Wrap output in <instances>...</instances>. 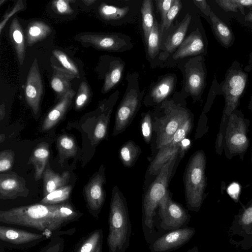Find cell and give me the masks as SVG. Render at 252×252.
Segmentation results:
<instances>
[{"instance_id": "cell-1", "label": "cell", "mask_w": 252, "mask_h": 252, "mask_svg": "<svg viewBox=\"0 0 252 252\" xmlns=\"http://www.w3.org/2000/svg\"><path fill=\"white\" fill-rule=\"evenodd\" d=\"M83 215L69 201L57 204L37 203L0 211V222L37 230L50 238L71 235L75 228L62 229Z\"/></svg>"}, {"instance_id": "cell-2", "label": "cell", "mask_w": 252, "mask_h": 252, "mask_svg": "<svg viewBox=\"0 0 252 252\" xmlns=\"http://www.w3.org/2000/svg\"><path fill=\"white\" fill-rule=\"evenodd\" d=\"M108 227V252H125L129 245L131 224L126 199L117 186L112 191Z\"/></svg>"}, {"instance_id": "cell-3", "label": "cell", "mask_w": 252, "mask_h": 252, "mask_svg": "<svg viewBox=\"0 0 252 252\" xmlns=\"http://www.w3.org/2000/svg\"><path fill=\"white\" fill-rule=\"evenodd\" d=\"M179 153L175 154L162 166L143 197L142 223L144 237L147 242H149L153 233V218L156 210L168 192L169 180Z\"/></svg>"}, {"instance_id": "cell-4", "label": "cell", "mask_w": 252, "mask_h": 252, "mask_svg": "<svg viewBox=\"0 0 252 252\" xmlns=\"http://www.w3.org/2000/svg\"><path fill=\"white\" fill-rule=\"evenodd\" d=\"M206 158L203 151L198 150L191 157L184 178L186 204L189 210L198 212L205 197Z\"/></svg>"}, {"instance_id": "cell-5", "label": "cell", "mask_w": 252, "mask_h": 252, "mask_svg": "<svg viewBox=\"0 0 252 252\" xmlns=\"http://www.w3.org/2000/svg\"><path fill=\"white\" fill-rule=\"evenodd\" d=\"M247 81V75L240 67L231 66L228 70L222 86L225 103L216 141V148L219 154H221L222 152L223 133L228 118L239 105V99L245 90Z\"/></svg>"}, {"instance_id": "cell-6", "label": "cell", "mask_w": 252, "mask_h": 252, "mask_svg": "<svg viewBox=\"0 0 252 252\" xmlns=\"http://www.w3.org/2000/svg\"><path fill=\"white\" fill-rule=\"evenodd\" d=\"M250 121L236 109L228 118L223 137L222 147L227 158L239 156L242 160L250 146L248 137Z\"/></svg>"}, {"instance_id": "cell-7", "label": "cell", "mask_w": 252, "mask_h": 252, "mask_svg": "<svg viewBox=\"0 0 252 252\" xmlns=\"http://www.w3.org/2000/svg\"><path fill=\"white\" fill-rule=\"evenodd\" d=\"M138 74H127V86L115 115L112 135L123 132L130 124L139 110L144 91H141L138 84Z\"/></svg>"}, {"instance_id": "cell-8", "label": "cell", "mask_w": 252, "mask_h": 252, "mask_svg": "<svg viewBox=\"0 0 252 252\" xmlns=\"http://www.w3.org/2000/svg\"><path fill=\"white\" fill-rule=\"evenodd\" d=\"M161 106L164 108V115L159 120L156 141L158 150L170 141L176 131L190 117L187 109L172 101L165 100Z\"/></svg>"}, {"instance_id": "cell-9", "label": "cell", "mask_w": 252, "mask_h": 252, "mask_svg": "<svg viewBox=\"0 0 252 252\" xmlns=\"http://www.w3.org/2000/svg\"><path fill=\"white\" fill-rule=\"evenodd\" d=\"M160 227L165 230H175L187 226L191 216L181 204L174 201L169 192L159 206Z\"/></svg>"}, {"instance_id": "cell-10", "label": "cell", "mask_w": 252, "mask_h": 252, "mask_svg": "<svg viewBox=\"0 0 252 252\" xmlns=\"http://www.w3.org/2000/svg\"><path fill=\"white\" fill-rule=\"evenodd\" d=\"M75 39L101 50L123 52L132 47L128 36L121 33H83Z\"/></svg>"}, {"instance_id": "cell-11", "label": "cell", "mask_w": 252, "mask_h": 252, "mask_svg": "<svg viewBox=\"0 0 252 252\" xmlns=\"http://www.w3.org/2000/svg\"><path fill=\"white\" fill-rule=\"evenodd\" d=\"M51 239L42 233H34L25 230L0 225V240L6 248L25 250L33 247L41 242Z\"/></svg>"}, {"instance_id": "cell-12", "label": "cell", "mask_w": 252, "mask_h": 252, "mask_svg": "<svg viewBox=\"0 0 252 252\" xmlns=\"http://www.w3.org/2000/svg\"><path fill=\"white\" fill-rule=\"evenodd\" d=\"M191 127L192 120L190 117L176 131L170 141L159 149L149 167L148 171L150 174L158 175L162 166L175 154L180 153L181 143L190 131Z\"/></svg>"}, {"instance_id": "cell-13", "label": "cell", "mask_w": 252, "mask_h": 252, "mask_svg": "<svg viewBox=\"0 0 252 252\" xmlns=\"http://www.w3.org/2000/svg\"><path fill=\"white\" fill-rule=\"evenodd\" d=\"M106 183L105 168L102 165L99 171L90 179L84 189L87 207L89 213L95 219H98L103 204L106 192L104 185Z\"/></svg>"}, {"instance_id": "cell-14", "label": "cell", "mask_w": 252, "mask_h": 252, "mask_svg": "<svg viewBox=\"0 0 252 252\" xmlns=\"http://www.w3.org/2000/svg\"><path fill=\"white\" fill-rule=\"evenodd\" d=\"M195 234V229L186 226L170 230L156 239L150 246L151 252H171L188 243Z\"/></svg>"}, {"instance_id": "cell-15", "label": "cell", "mask_w": 252, "mask_h": 252, "mask_svg": "<svg viewBox=\"0 0 252 252\" xmlns=\"http://www.w3.org/2000/svg\"><path fill=\"white\" fill-rule=\"evenodd\" d=\"M206 71L201 56L190 59L185 65V88L193 97L201 94L205 86Z\"/></svg>"}, {"instance_id": "cell-16", "label": "cell", "mask_w": 252, "mask_h": 252, "mask_svg": "<svg viewBox=\"0 0 252 252\" xmlns=\"http://www.w3.org/2000/svg\"><path fill=\"white\" fill-rule=\"evenodd\" d=\"M43 92V85L37 61L34 59L27 76L25 95L27 104L35 115L39 112Z\"/></svg>"}, {"instance_id": "cell-17", "label": "cell", "mask_w": 252, "mask_h": 252, "mask_svg": "<svg viewBox=\"0 0 252 252\" xmlns=\"http://www.w3.org/2000/svg\"><path fill=\"white\" fill-rule=\"evenodd\" d=\"M29 189L25 179L14 172L0 174V198L14 199L18 197H26Z\"/></svg>"}, {"instance_id": "cell-18", "label": "cell", "mask_w": 252, "mask_h": 252, "mask_svg": "<svg viewBox=\"0 0 252 252\" xmlns=\"http://www.w3.org/2000/svg\"><path fill=\"white\" fill-rule=\"evenodd\" d=\"M204 44L198 30L190 34L181 44L173 55L174 60L196 56L203 53Z\"/></svg>"}, {"instance_id": "cell-19", "label": "cell", "mask_w": 252, "mask_h": 252, "mask_svg": "<svg viewBox=\"0 0 252 252\" xmlns=\"http://www.w3.org/2000/svg\"><path fill=\"white\" fill-rule=\"evenodd\" d=\"M75 95L74 91L71 89L60 101L49 112L42 125L43 131L49 130L55 126L63 118Z\"/></svg>"}, {"instance_id": "cell-20", "label": "cell", "mask_w": 252, "mask_h": 252, "mask_svg": "<svg viewBox=\"0 0 252 252\" xmlns=\"http://www.w3.org/2000/svg\"><path fill=\"white\" fill-rule=\"evenodd\" d=\"M119 95V91H116L110 97L107 106L103 105V113L98 119L94 132V140L95 144L104 139L107 135L111 113Z\"/></svg>"}, {"instance_id": "cell-21", "label": "cell", "mask_w": 252, "mask_h": 252, "mask_svg": "<svg viewBox=\"0 0 252 252\" xmlns=\"http://www.w3.org/2000/svg\"><path fill=\"white\" fill-rule=\"evenodd\" d=\"M176 81L174 74L166 75L158 81L152 88L148 98L153 104H158L167 97L173 92Z\"/></svg>"}, {"instance_id": "cell-22", "label": "cell", "mask_w": 252, "mask_h": 252, "mask_svg": "<svg viewBox=\"0 0 252 252\" xmlns=\"http://www.w3.org/2000/svg\"><path fill=\"white\" fill-rule=\"evenodd\" d=\"M53 75L51 80V86L57 94L62 97L70 88L71 81L75 77L69 71L63 68L52 65Z\"/></svg>"}, {"instance_id": "cell-23", "label": "cell", "mask_w": 252, "mask_h": 252, "mask_svg": "<svg viewBox=\"0 0 252 252\" xmlns=\"http://www.w3.org/2000/svg\"><path fill=\"white\" fill-rule=\"evenodd\" d=\"M50 155L48 143L42 142L33 149L30 157L28 164H32L34 169L35 181L40 179L46 168Z\"/></svg>"}, {"instance_id": "cell-24", "label": "cell", "mask_w": 252, "mask_h": 252, "mask_svg": "<svg viewBox=\"0 0 252 252\" xmlns=\"http://www.w3.org/2000/svg\"><path fill=\"white\" fill-rule=\"evenodd\" d=\"M190 21L191 16L188 13L170 33L164 44V50L166 53L171 54L176 51L184 41Z\"/></svg>"}, {"instance_id": "cell-25", "label": "cell", "mask_w": 252, "mask_h": 252, "mask_svg": "<svg viewBox=\"0 0 252 252\" xmlns=\"http://www.w3.org/2000/svg\"><path fill=\"white\" fill-rule=\"evenodd\" d=\"M44 187V196L62 187L67 185L70 178L68 171L62 174L57 173L49 166L46 167L43 174Z\"/></svg>"}, {"instance_id": "cell-26", "label": "cell", "mask_w": 252, "mask_h": 252, "mask_svg": "<svg viewBox=\"0 0 252 252\" xmlns=\"http://www.w3.org/2000/svg\"><path fill=\"white\" fill-rule=\"evenodd\" d=\"M9 36L14 46L19 62L22 65L25 57L24 33L17 18H14L9 27Z\"/></svg>"}, {"instance_id": "cell-27", "label": "cell", "mask_w": 252, "mask_h": 252, "mask_svg": "<svg viewBox=\"0 0 252 252\" xmlns=\"http://www.w3.org/2000/svg\"><path fill=\"white\" fill-rule=\"evenodd\" d=\"M125 63L120 58H116L110 63L105 79L102 92L106 93L114 88L120 81L125 68Z\"/></svg>"}, {"instance_id": "cell-28", "label": "cell", "mask_w": 252, "mask_h": 252, "mask_svg": "<svg viewBox=\"0 0 252 252\" xmlns=\"http://www.w3.org/2000/svg\"><path fill=\"white\" fill-rule=\"evenodd\" d=\"M51 28L46 23L39 21L31 22L26 30L27 40L29 46L46 38L51 32Z\"/></svg>"}, {"instance_id": "cell-29", "label": "cell", "mask_w": 252, "mask_h": 252, "mask_svg": "<svg viewBox=\"0 0 252 252\" xmlns=\"http://www.w3.org/2000/svg\"><path fill=\"white\" fill-rule=\"evenodd\" d=\"M210 17L212 29L216 37L224 47H229L233 40L232 32L212 10L210 13Z\"/></svg>"}, {"instance_id": "cell-30", "label": "cell", "mask_w": 252, "mask_h": 252, "mask_svg": "<svg viewBox=\"0 0 252 252\" xmlns=\"http://www.w3.org/2000/svg\"><path fill=\"white\" fill-rule=\"evenodd\" d=\"M141 153L140 147L133 141L128 140L119 150V158L123 165L127 167L133 166Z\"/></svg>"}, {"instance_id": "cell-31", "label": "cell", "mask_w": 252, "mask_h": 252, "mask_svg": "<svg viewBox=\"0 0 252 252\" xmlns=\"http://www.w3.org/2000/svg\"><path fill=\"white\" fill-rule=\"evenodd\" d=\"M103 230L97 229L90 233L76 246L75 252H94L103 242Z\"/></svg>"}, {"instance_id": "cell-32", "label": "cell", "mask_w": 252, "mask_h": 252, "mask_svg": "<svg viewBox=\"0 0 252 252\" xmlns=\"http://www.w3.org/2000/svg\"><path fill=\"white\" fill-rule=\"evenodd\" d=\"M161 36V27H159L157 21H155L149 35L145 40L148 53L151 58H154L158 53Z\"/></svg>"}, {"instance_id": "cell-33", "label": "cell", "mask_w": 252, "mask_h": 252, "mask_svg": "<svg viewBox=\"0 0 252 252\" xmlns=\"http://www.w3.org/2000/svg\"><path fill=\"white\" fill-rule=\"evenodd\" d=\"M57 146L61 159L74 157L77 153V148L74 139L67 135H62L58 138Z\"/></svg>"}, {"instance_id": "cell-34", "label": "cell", "mask_w": 252, "mask_h": 252, "mask_svg": "<svg viewBox=\"0 0 252 252\" xmlns=\"http://www.w3.org/2000/svg\"><path fill=\"white\" fill-rule=\"evenodd\" d=\"M71 191V185L62 187L44 196L39 203L45 204H57L67 202Z\"/></svg>"}, {"instance_id": "cell-35", "label": "cell", "mask_w": 252, "mask_h": 252, "mask_svg": "<svg viewBox=\"0 0 252 252\" xmlns=\"http://www.w3.org/2000/svg\"><path fill=\"white\" fill-rule=\"evenodd\" d=\"M153 8L152 0H145L143 1L141 12L145 40L147 39L155 23Z\"/></svg>"}, {"instance_id": "cell-36", "label": "cell", "mask_w": 252, "mask_h": 252, "mask_svg": "<svg viewBox=\"0 0 252 252\" xmlns=\"http://www.w3.org/2000/svg\"><path fill=\"white\" fill-rule=\"evenodd\" d=\"M128 6L119 7L113 5L102 3L99 7V14L101 17L106 20H115L124 18L129 12Z\"/></svg>"}, {"instance_id": "cell-37", "label": "cell", "mask_w": 252, "mask_h": 252, "mask_svg": "<svg viewBox=\"0 0 252 252\" xmlns=\"http://www.w3.org/2000/svg\"><path fill=\"white\" fill-rule=\"evenodd\" d=\"M54 56L63 67V68L72 73L76 78H79L78 70L68 57L62 51L55 49L53 51Z\"/></svg>"}, {"instance_id": "cell-38", "label": "cell", "mask_w": 252, "mask_h": 252, "mask_svg": "<svg viewBox=\"0 0 252 252\" xmlns=\"http://www.w3.org/2000/svg\"><path fill=\"white\" fill-rule=\"evenodd\" d=\"M76 94L75 109L80 110L86 104L90 96V91L85 82L81 83Z\"/></svg>"}, {"instance_id": "cell-39", "label": "cell", "mask_w": 252, "mask_h": 252, "mask_svg": "<svg viewBox=\"0 0 252 252\" xmlns=\"http://www.w3.org/2000/svg\"><path fill=\"white\" fill-rule=\"evenodd\" d=\"M182 6V4L181 0H174L173 4L168 12L164 22L161 25L162 35L164 30H167L169 28L173 20L181 9Z\"/></svg>"}, {"instance_id": "cell-40", "label": "cell", "mask_w": 252, "mask_h": 252, "mask_svg": "<svg viewBox=\"0 0 252 252\" xmlns=\"http://www.w3.org/2000/svg\"><path fill=\"white\" fill-rule=\"evenodd\" d=\"M141 130L143 138L148 143L152 136L153 124L151 114L147 112L144 114L141 121Z\"/></svg>"}, {"instance_id": "cell-41", "label": "cell", "mask_w": 252, "mask_h": 252, "mask_svg": "<svg viewBox=\"0 0 252 252\" xmlns=\"http://www.w3.org/2000/svg\"><path fill=\"white\" fill-rule=\"evenodd\" d=\"M49 242L38 252H63L64 247V239L62 236L50 239Z\"/></svg>"}, {"instance_id": "cell-42", "label": "cell", "mask_w": 252, "mask_h": 252, "mask_svg": "<svg viewBox=\"0 0 252 252\" xmlns=\"http://www.w3.org/2000/svg\"><path fill=\"white\" fill-rule=\"evenodd\" d=\"M15 154L11 150H5L0 153V172L9 170L13 166Z\"/></svg>"}, {"instance_id": "cell-43", "label": "cell", "mask_w": 252, "mask_h": 252, "mask_svg": "<svg viewBox=\"0 0 252 252\" xmlns=\"http://www.w3.org/2000/svg\"><path fill=\"white\" fill-rule=\"evenodd\" d=\"M73 1L69 0H58L52 2L54 10L59 14L62 15L70 14L73 12L69 2Z\"/></svg>"}, {"instance_id": "cell-44", "label": "cell", "mask_w": 252, "mask_h": 252, "mask_svg": "<svg viewBox=\"0 0 252 252\" xmlns=\"http://www.w3.org/2000/svg\"><path fill=\"white\" fill-rule=\"evenodd\" d=\"M240 222L244 226L252 225V199L247 204L241 214Z\"/></svg>"}, {"instance_id": "cell-45", "label": "cell", "mask_w": 252, "mask_h": 252, "mask_svg": "<svg viewBox=\"0 0 252 252\" xmlns=\"http://www.w3.org/2000/svg\"><path fill=\"white\" fill-rule=\"evenodd\" d=\"M174 0H157L156 1L157 6L160 12L161 18V24L165 19L166 16L172 6Z\"/></svg>"}, {"instance_id": "cell-46", "label": "cell", "mask_w": 252, "mask_h": 252, "mask_svg": "<svg viewBox=\"0 0 252 252\" xmlns=\"http://www.w3.org/2000/svg\"><path fill=\"white\" fill-rule=\"evenodd\" d=\"M216 2L226 11L236 12L238 9H240L242 12V9L237 0H216Z\"/></svg>"}, {"instance_id": "cell-47", "label": "cell", "mask_w": 252, "mask_h": 252, "mask_svg": "<svg viewBox=\"0 0 252 252\" xmlns=\"http://www.w3.org/2000/svg\"><path fill=\"white\" fill-rule=\"evenodd\" d=\"M24 5L22 1H18L15 5L13 9L8 13H7L3 16V18L0 23V32H2V30L5 26L7 20L15 13L20 11L23 8Z\"/></svg>"}, {"instance_id": "cell-48", "label": "cell", "mask_w": 252, "mask_h": 252, "mask_svg": "<svg viewBox=\"0 0 252 252\" xmlns=\"http://www.w3.org/2000/svg\"><path fill=\"white\" fill-rule=\"evenodd\" d=\"M194 4L206 16H210L211 9L205 0H193Z\"/></svg>"}, {"instance_id": "cell-49", "label": "cell", "mask_w": 252, "mask_h": 252, "mask_svg": "<svg viewBox=\"0 0 252 252\" xmlns=\"http://www.w3.org/2000/svg\"><path fill=\"white\" fill-rule=\"evenodd\" d=\"M240 190V186L236 183L231 184L227 189V192L235 200L237 199Z\"/></svg>"}, {"instance_id": "cell-50", "label": "cell", "mask_w": 252, "mask_h": 252, "mask_svg": "<svg viewBox=\"0 0 252 252\" xmlns=\"http://www.w3.org/2000/svg\"><path fill=\"white\" fill-rule=\"evenodd\" d=\"M237 1L242 9L243 14H244L243 7L252 5V0H237Z\"/></svg>"}, {"instance_id": "cell-51", "label": "cell", "mask_w": 252, "mask_h": 252, "mask_svg": "<svg viewBox=\"0 0 252 252\" xmlns=\"http://www.w3.org/2000/svg\"><path fill=\"white\" fill-rule=\"evenodd\" d=\"M5 107L3 104H1L0 107V120L1 121L5 115Z\"/></svg>"}, {"instance_id": "cell-52", "label": "cell", "mask_w": 252, "mask_h": 252, "mask_svg": "<svg viewBox=\"0 0 252 252\" xmlns=\"http://www.w3.org/2000/svg\"><path fill=\"white\" fill-rule=\"evenodd\" d=\"M186 252H199L198 247L195 246L189 249Z\"/></svg>"}, {"instance_id": "cell-53", "label": "cell", "mask_w": 252, "mask_h": 252, "mask_svg": "<svg viewBox=\"0 0 252 252\" xmlns=\"http://www.w3.org/2000/svg\"><path fill=\"white\" fill-rule=\"evenodd\" d=\"M245 19L251 23H252V11L250 12L245 17Z\"/></svg>"}, {"instance_id": "cell-54", "label": "cell", "mask_w": 252, "mask_h": 252, "mask_svg": "<svg viewBox=\"0 0 252 252\" xmlns=\"http://www.w3.org/2000/svg\"><path fill=\"white\" fill-rule=\"evenodd\" d=\"M95 1V0H83V2L84 3V4L87 6L93 4Z\"/></svg>"}, {"instance_id": "cell-55", "label": "cell", "mask_w": 252, "mask_h": 252, "mask_svg": "<svg viewBox=\"0 0 252 252\" xmlns=\"http://www.w3.org/2000/svg\"><path fill=\"white\" fill-rule=\"evenodd\" d=\"M102 243H101L94 252H102Z\"/></svg>"}, {"instance_id": "cell-56", "label": "cell", "mask_w": 252, "mask_h": 252, "mask_svg": "<svg viewBox=\"0 0 252 252\" xmlns=\"http://www.w3.org/2000/svg\"><path fill=\"white\" fill-rule=\"evenodd\" d=\"M5 138V135L3 134H1L0 135V142L1 143L4 141Z\"/></svg>"}, {"instance_id": "cell-57", "label": "cell", "mask_w": 252, "mask_h": 252, "mask_svg": "<svg viewBox=\"0 0 252 252\" xmlns=\"http://www.w3.org/2000/svg\"><path fill=\"white\" fill-rule=\"evenodd\" d=\"M249 108L250 109H251L252 111V98H251V100L250 101V105H249Z\"/></svg>"}, {"instance_id": "cell-58", "label": "cell", "mask_w": 252, "mask_h": 252, "mask_svg": "<svg viewBox=\"0 0 252 252\" xmlns=\"http://www.w3.org/2000/svg\"></svg>"}]
</instances>
